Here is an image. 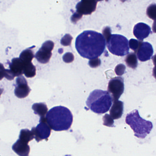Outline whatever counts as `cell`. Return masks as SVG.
I'll use <instances>...</instances> for the list:
<instances>
[{"label":"cell","instance_id":"obj_1","mask_svg":"<svg viewBox=\"0 0 156 156\" xmlns=\"http://www.w3.org/2000/svg\"><path fill=\"white\" fill-rule=\"evenodd\" d=\"M75 46L81 56L92 60L98 58L104 52L105 49L106 40L99 33L85 31L76 38Z\"/></svg>","mask_w":156,"mask_h":156},{"label":"cell","instance_id":"obj_2","mask_svg":"<svg viewBox=\"0 0 156 156\" xmlns=\"http://www.w3.org/2000/svg\"><path fill=\"white\" fill-rule=\"evenodd\" d=\"M46 119L51 129L57 131L68 130L73 122V115L71 111L62 106L55 107L50 109Z\"/></svg>","mask_w":156,"mask_h":156},{"label":"cell","instance_id":"obj_3","mask_svg":"<svg viewBox=\"0 0 156 156\" xmlns=\"http://www.w3.org/2000/svg\"><path fill=\"white\" fill-rule=\"evenodd\" d=\"M112 102L113 99L108 91L96 89L90 93L86 104L93 112L103 114L109 110Z\"/></svg>","mask_w":156,"mask_h":156},{"label":"cell","instance_id":"obj_4","mask_svg":"<svg viewBox=\"0 0 156 156\" xmlns=\"http://www.w3.org/2000/svg\"><path fill=\"white\" fill-rule=\"evenodd\" d=\"M126 123L130 126L135 133V136L144 139L151 131L153 125L151 121L140 117L138 110L135 109L127 114L126 118Z\"/></svg>","mask_w":156,"mask_h":156},{"label":"cell","instance_id":"obj_5","mask_svg":"<svg viewBox=\"0 0 156 156\" xmlns=\"http://www.w3.org/2000/svg\"><path fill=\"white\" fill-rule=\"evenodd\" d=\"M107 46L109 51L118 56H124L129 53V47L127 39L123 35L112 34Z\"/></svg>","mask_w":156,"mask_h":156},{"label":"cell","instance_id":"obj_6","mask_svg":"<svg viewBox=\"0 0 156 156\" xmlns=\"http://www.w3.org/2000/svg\"><path fill=\"white\" fill-rule=\"evenodd\" d=\"M98 2L81 1L76 6V12L71 17L73 23L77 21L83 15H90L95 11Z\"/></svg>","mask_w":156,"mask_h":156},{"label":"cell","instance_id":"obj_7","mask_svg":"<svg viewBox=\"0 0 156 156\" xmlns=\"http://www.w3.org/2000/svg\"><path fill=\"white\" fill-rule=\"evenodd\" d=\"M51 128L47 123L46 117L40 118V124L36 127H33L31 131L33 133L37 142L45 140H48L51 133Z\"/></svg>","mask_w":156,"mask_h":156},{"label":"cell","instance_id":"obj_8","mask_svg":"<svg viewBox=\"0 0 156 156\" xmlns=\"http://www.w3.org/2000/svg\"><path fill=\"white\" fill-rule=\"evenodd\" d=\"M108 90L112 95L113 102L117 101L124 91V79L120 77L112 78L108 83Z\"/></svg>","mask_w":156,"mask_h":156},{"label":"cell","instance_id":"obj_9","mask_svg":"<svg viewBox=\"0 0 156 156\" xmlns=\"http://www.w3.org/2000/svg\"><path fill=\"white\" fill-rule=\"evenodd\" d=\"M54 47V43L51 41H45L37 51L35 57L39 62L46 64L49 62L52 55V51Z\"/></svg>","mask_w":156,"mask_h":156},{"label":"cell","instance_id":"obj_10","mask_svg":"<svg viewBox=\"0 0 156 156\" xmlns=\"http://www.w3.org/2000/svg\"><path fill=\"white\" fill-rule=\"evenodd\" d=\"M16 82L14 93L16 97L20 98H23L28 96L30 92L31 89L24 76H18Z\"/></svg>","mask_w":156,"mask_h":156},{"label":"cell","instance_id":"obj_11","mask_svg":"<svg viewBox=\"0 0 156 156\" xmlns=\"http://www.w3.org/2000/svg\"><path fill=\"white\" fill-rule=\"evenodd\" d=\"M136 53L139 60L141 62H146L149 60L153 54L152 45L149 43L141 41Z\"/></svg>","mask_w":156,"mask_h":156},{"label":"cell","instance_id":"obj_12","mask_svg":"<svg viewBox=\"0 0 156 156\" xmlns=\"http://www.w3.org/2000/svg\"><path fill=\"white\" fill-rule=\"evenodd\" d=\"M151 32L150 27L142 23H140L135 25L133 30V33L135 37L140 41L147 38Z\"/></svg>","mask_w":156,"mask_h":156},{"label":"cell","instance_id":"obj_13","mask_svg":"<svg viewBox=\"0 0 156 156\" xmlns=\"http://www.w3.org/2000/svg\"><path fill=\"white\" fill-rule=\"evenodd\" d=\"M10 72L14 77L20 76L24 74L25 64L20 58H15L12 60L10 63Z\"/></svg>","mask_w":156,"mask_h":156},{"label":"cell","instance_id":"obj_14","mask_svg":"<svg viewBox=\"0 0 156 156\" xmlns=\"http://www.w3.org/2000/svg\"><path fill=\"white\" fill-rule=\"evenodd\" d=\"M12 149L20 156H29L30 150L28 143L22 141L20 139L13 144Z\"/></svg>","mask_w":156,"mask_h":156},{"label":"cell","instance_id":"obj_15","mask_svg":"<svg viewBox=\"0 0 156 156\" xmlns=\"http://www.w3.org/2000/svg\"><path fill=\"white\" fill-rule=\"evenodd\" d=\"M124 111V103L117 100L113 102L109 113L110 115L114 119H117L122 116Z\"/></svg>","mask_w":156,"mask_h":156},{"label":"cell","instance_id":"obj_16","mask_svg":"<svg viewBox=\"0 0 156 156\" xmlns=\"http://www.w3.org/2000/svg\"><path fill=\"white\" fill-rule=\"evenodd\" d=\"M34 113L40 116L41 118L46 117L48 113V108L45 103H35L32 106Z\"/></svg>","mask_w":156,"mask_h":156},{"label":"cell","instance_id":"obj_17","mask_svg":"<svg viewBox=\"0 0 156 156\" xmlns=\"http://www.w3.org/2000/svg\"><path fill=\"white\" fill-rule=\"evenodd\" d=\"M34 57V52L30 49H28L22 52L20 55V58L23 62L28 64L32 63V61Z\"/></svg>","mask_w":156,"mask_h":156},{"label":"cell","instance_id":"obj_18","mask_svg":"<svg viewBox=\"0 0 156 156\" xmlns=\"http://www.w3.org/2000/svg\"><path fill=\"white\" fill-rule=\"evenodd\" d=\"M35 138L32 131L28 129H23L20 131V139L26 143H29L30 141Z\"/></svg>","mask_w":156,"mask_h":156},{"label":"cell","instance_id":"obj_19","mask_svg":"<svg viewBox=\"0 0 156 156\" xmlns=\"http://www.w3.org/2000/svg\"><path fill=\"white\" fill-rule=\"evenodd\" d=\"M125 62L127 66L132 69H135L137 66V59L136 55L134 53H130L127 55Z\"/></svg>","mask_w":156,"mask_h":156},{"label":"cell","instance_id":"obj_20","mask_svg":"<svg viewBox=\"0 0 156 156\" xmlns=\"http://www.w3.org/2000/svg\"><path fill=\"white\" fill-rule=\"evenodd\" d=\"M24 74L27 77H33L36 75V68L32 63L25 64Z\"/></svg>","mask_w":156,"mask_h":156},{"label":"cell","instance_id":"obj_21","mask_svg":"<svg viewBox=\"0 0 156 156\" xmlns=\"http://www.w3.org/2000/svg\"><path fill=\"white\" fill-rule=\"evenodd\" d=\"M147 14L151 20H156V4H151L148 6L147 9Z\"/></svg>","mask_w":156,"mask_h":156},{"label":"cell","instance_id":"obj_22","mask_svg":"<svg viewBox=\"0 0 156 156\" xmlns=\"http://www.w3.org/2000/svg\"><path fill=\"white\" fill-rule=\"evenodd\" d=\"M104 125L108 127H113L114 126V119L108 114H106L103 118Z\"/></svg>","mask_w":156,"mask_h":156},{"label":"cell","instance_id":"obj_23","mask_svg":"<svg viewBox=\"0 0 156 156\" xmlns=\"http://www.w3.org/2000/svg\"><path fill=\"white\" fill-rule=\"evenodd\" d=\"M141 41H138L137 40H135V39H131L129 40V48L131 50L134 51L135 53H136L139 47Z\"/></svg>","mask_w":156,"mask_h":156},{"label":"cell","instance_id":"obj_24","mask_svg":"<svg viewBox=\"0 0 156 156\" xmlns=\"http://www.w3.org/2000/svg\"><path fill=\"white\" fill-rule=\"evenodd\" d=\"M72 40L73 37L70 34H66L62 38L61 43L64 46H68L71 45Z\"/></svg>","mask_w":156,"mask_h":156},{"label":"cell","instance_id":"obj_25","mask_svg":"<svg viewBox=\"0 0 156 156\" xmlns=\"http://www.w3.org/2000/svg\"><path fill=\"white\" fill-rule=\"evenodd\" d=\"M126 66L124 65H118L115 68V72L118 76H121L124 74L126 70Z\"/></svg>","mask_w":156,"mask_h":156},{"label":"cell","instance_id":"obj_26","mask_svg":"<svg viewBox=\"0 0 156 156\" xmlns=\"http://www.w3.org/2000/svg\"><path fill=\"white\" fill-rule=\"evenodd\" d=\"M103 34L104 38H105L106 41V43L108 42V41H109V39H110L111 35H112L111 34V30H110V28L108 27L105 28L104 30H103Z\"/></svg>","mask_w":156,"mask_h":156},{"label":"cell","instance_id":"obj_27","mask_svg":"<svg viewBox=\"0 0 156 156\" xmlns=\"http://www.w3.org/2000/svg\"><path fill=\"white\" fill-rule=\"evenodd\" d=\"M63 60L66 63L72 62L74 60L73 55L71 53H66L63 56Z\"/></svg>","mask_w":156,"mask_h":156},{"label":"cell","instance_id":"obj_28","mask_svg":"<svg viewBox=\"0 0 156 156\" xmlns=\"http://www.w3.org/2000/svg\"><path fill=\"white\" fill-rule=\"evenodd\" d=\"M88 64L92 68H95V67H98L100 65L101 61L98 58L92 59V60H90Z\"/></svg>","mask_w":156,"mask_h":156},{"label":"cell","instance_id":"obj_29","mask_svg":"<svg viewBox=\"0 0 156 156\" xmlns=\"http://www.w3.org/2000/svg\"><path fill=\"white\" fill-rule=\"evenodd\" d=\"M152 30L153 32L156 33V20L154 21L152 25Z\"/></svg>","mask_w":156,"mask_h":156},{"label":"cell","instance_id":"obj_30","mask_svg":"<svg viewBox=\"0 0 156 156\" xmlns=\"http://www.w3.org/2000/svg\"><path fill=\"white\" fill-rule=\"evenodd\" d=\"M152 73H153L152 75H153V76L156 79V66H155V67L153 68Z\"/></svg>","mask_w":156,"mask_h":156},{"label":"cell","instance_id":"obj_31","mask_svg":"<svg viewBox=\"0 0 156 156\" xmlns=\"http://www.w3.org/2000/svg\"><path fill=\"white\" fill-rule=\"evenodd\" d=\"M152 61L155 66H156V54L152 57Z\"/></svg>","mask_w":156,"mask_h":156}]
</instances>
